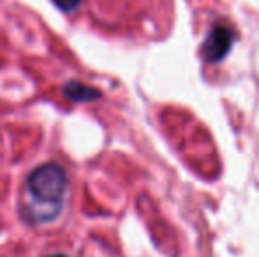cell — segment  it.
I'll list each match as a JSON object with an SVG mask.
<instances>
[{"instance_id": "obj_1", "label": "cell", "mask_w": 259, "mask_h": 257, "mask_svg": "<svg viewBox=\"0 0 259 257\" xmlns=\"http://www.w3.org/2000/svg\"><path fill=\"white\" fill-rule=\"evenodd\" d=\"M27 192L32 199V208L25 212V219L32 222H46L52 220L64 208V199L69 189L67 173L57 162L35 168L27 178Z\"/></svg>"}, {"instance_id": "obj_2", "label": "cell", "mask_w": 259, "mask_h": 257, "mask_svg": "<svg viewBox=\"0 0 259 257\" xmlns=\"http://www.w3.org/2000/svg\"><path fill=\"white\" fill-rule=\"evenodd\" d=\"M233 41H235V34H233L231 28L219 25L206 37L205 46H203V55H205L208 62H219L228 55V52L233 46Z\"/></svg>"}, {"instance_id": "obj_3", "label": "cell", "mask_w": 259, "mask_h": 257, "mask_svg": "<svg viewBox=\"0 0 259 257\" xmlns=\"http://www.w3.org/2000/svg\"><path fill=\"white\" fill-rule=\"evenodd\" d=\"M64 93L72 102H90V100H96L101 97L99 90L92 88V86L81 85L78 81H69L64 86Z\"/></svg>"}, {"instance_id": "obj_4", "label": "cell", "mask_w": 259, "mask_h": 257, "mask_svg": "<svg viewBox=\"0 0 259 257\" xmlns=\"http://www.w3.org/2000/svg\"><path fill=\"white\" fill-rule=\"evenodd\" d=\"M55 2H57V6L64 11H72L79 6V0H55Z\"/></svg>"}, {"instance_id": "obj_5", "label": "cell", "mask_w": 259, "mask_h": 257, "mask_svg": "<svg viewBox=\"0 0 259 257\" xmlns=\"http://www.w3.org/2000/svg\"><path fill=\"white\" fill-rule=\"evenodd\" d=\"M50 257H67L65 254H53V255H50Z\"/></svg>"}]
</instances>
